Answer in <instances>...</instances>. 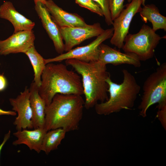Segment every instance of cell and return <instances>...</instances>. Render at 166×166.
<instances>
[{
    "label": "cell",
    "mask_w": 166,
    "mask_h": 166,
    "mask_svg": "<svg viewBox=\"0 0 166 166\" xmlns=\"http://www.w3.org/2000/svg\"><path fill=\"white\" fill-rule=\"evenodd\" d=\"M124 0H108L111 18L113 21L124 9Z\"/></svg>",
    "instance_id": "obj_21"
},
{
    "label": "cell",
    "mask_w": 166,
    "mask_h": 166,
    "mask_svg": "<svg viewBox=\"0 0 166 166\" xmlns=\"http://www.w3.org/2000/svg\"><path fill=\"white\" fill-rule=\"evenodd\" d=\"M35 4L38 2H41L44 4H45L46 0H34Z\"/></svg>",
    "instance_id": "obj_28"
},
{
    "label": "cell",
    "mask_w": 166,
    "mask_h": 166,
    "mask_svg": "<svg viewBox=\"0 0 166 166\" xmlns=\"http://www.w3.org/2000/svg\"><path fill=\"white\" fill-rule=\"evenodd\" d=\"M16 115V113L14 111H5L0 108V115H8L12 116H15Z\"/></svg>",
    "instance_id": "obj_26"
},
{
    "label": "cell",
    "mask_w": 166,
    "mask_h": 166,
    "mask_svg": "<svg viewBox=\"0 0 166 166\" xmlns=\"http://www.w3.org/2000/svg\"><path fill=\"white\" fill-rule=\"evenodd\" d=\"M142 20L145 22L148 21L152 25V29L155 32L159 29L166 31V17L161 15L155 5H145L140 11Z\"/></svg>",
    "instance_id": "obj_18"
},
{
    "label": "cell",
    "mask_w": 166,
    "mask_h": 166,
    "mask_svg": "<svg viewBox=\"0 0 166 166\" xmlns=\"http://www.w3.org/2000/svg\"><path fill=\"white\" fill-rule=\"evenodd\" d=\"M29 89L26 87L24 91L15 98H10L9 101L12 110L17 112L13 124L17 130L33 128L32 122V112L30 101Z\"/></svg>",
    "instance_id": "obj_10"
},
{
    "label": "cell",
    "mask_w": 166,
    "mask_h": 166,
    "mask_svg": "<svg viewBox=\"0 0 166 166\" xmlns=\"http://www.w3.org/2000/svg\"><path fill=\"white\" fill-rule=\"evenodd\" d=\"M163 38L144 24L138 32L126 36L122 49L125 52L135 54L140 61H145L153 57L155 49Z\"/></svg>",
    "instance_id": "obj_6"
},
{
    "label": "cell",
    "mask_w": 166,
    "mask_h": 166,
    "mask_svg": "<svg viewBox=\"0 0 166 166\" xmlns=\"http://www.w3.org/2000/svg\"><path fill=\"white\" fill-rule=\"evenodd\" d=\"M141 0H132L113 21V33L110 41L112 45L119 49H122L132 20L134 16L141 10Z\"/></svg>",
    "instance_id": "obj_8"
},
{
    "label": "cell",
    "mask_w": 166,
    "mask_h": 166,
    "mask_svg": "<svg viewBox=\"0 0 166 166\" xmlns=\"http://www.w3.org/2000/svg\"><path fill=\"white\" fill-rule=\"evenodd\" d=\"M122 72L123 79L120 84L113 82L110 77L106 79L109 97L107 101L98 103L94 106L97 114L106 116L123 109L130 110L133 107L140 87L127 70L123 69Z\"/></svg>",
    "instance_id": "obj_4"
},
{
    "label": "cell",
    "mask_w": 166,
    "mask_h": 166,
    "mask_svg": "<svg viewBox=\"0 0 166 166\" xmlns=\"http://www.w3.org/2000/svg\"><path fill=\"white\" fill-rule=\"evenodd\" d=\"M11 131L10 130H9L8 132L6 134L4 137L3 141L2 144L0 145V155L1 154V152L2 148L4 146V145L7 141V140L9 139L10 137Z\"/></svg>",
    "instance_id": "obj_27"
},
{
    "label": "cell",
    "mask_w": 166,
    "mask_h": 166,
    "mask_svg": "<svg viewBox=\"0 0 166 166\" xmlns=\"http://www.w3.org/2000/svg\"><path fill=\"white\" fill-rule=\"evenodd\" d=\"M131 0H128V1L129 2H130L131 1Z\"/></svg>",
    "instance_id": "obj_30"
},
{
    "label": "cell",
    "mask_w": 166,
    "mask_h": 166,
    "mask_svg": "<svg viewBox=\"0 0 166 166\" xmlns=\"http://www.w3.org/2000/svg\"><path fill=\"white\" fill-rule=\"evenodd\" d=\"M65 63L81 76L85 98V108L89 109L99 101L108 100L109 85L106 80L110 76L106 65L99 60L87 62L74 59H67Z\"/></svg>",
    "instance_id": "obj_2"
},
{
    "label": "cell",
    "mask_w": 166,
    "mask_h": 166,
    "mask_svg": "<svg viewBox=\"0 0 166 166\" xmlns=\"http://www.w3.org/2000/svg\"><path fill=\"white\" fill-rule=\"evenodd\" d=\"M143 93L138 107L139 114L144 118L152 105L166 102V63L158 67L145 81Z\"/></svg>",
    "instance_id": "obj_5"
},
{
    "label": "cell",
    "mask_w": 166,
    "mask_h": 166,
    "mask_svg": "<svg viewBox=\"0 0 166 166\" xmlns=\"http://www.w3.org/2000/svg\"><path fill=\"white\" fill-rule=\"evenodd\" d=\"M0 65H1V64H0Z\"/></svg>",
    "instance_id": "obj_31"
},
{
    "label": "cell",
    "mask_w": 166,
    "mask_h": 166,
    "mask_svg": "<svg viewBox=\"0 0 166 166\" xmlns=\"http://www.w3.org/2000/svg\"><path fill=\"white\" fill-rule=\"evenodd\" d=\"M75 2L80 6L103 17V12L99 6L93 0H75Z\"/></svg>",
    "instance_id": "obj_22"
},
{
    "label": "cell",
    "mask_w": 166,
    "mask_h": 166,
    "mask_svg": "<svg viewBox=\"0 0 166 166\" xmlns=\"http://www.w3.org/2000/svg\"><path fill=\"white\" fill-rule=\"evenodd\" d=\"M113 27L105 30L96 38L88 45L72 49L65 53L54 57L45 59L46 64L61 62L69 59L89 62L98 60L100 45L106 40L111 38L113 34Z\"/></svg>",
    "instance_id": "obj_7"
},
{
    "label": "cell",
    "mask_w": 166,
    "mask_h": 166,
    "mask_svg": "<svg viewBox=\"0 0 166 166\" xmlns=\"http://www.w3.org/2000/svg\"><path fill=\"white\" fill-rule=\"evenodd\" d=\"M60 30L65 42L64 50L66 52L85 40L97 37L105 30L98 22L83 26L60 27Z\"/></svg>",
    "instance_id": "obj_9"
},
{
    "label": "cell",
    "mask_w": 166,
    "mask_h": 166,
    "mask_svg": "<svg viewBox=\"0 0 166 166\" xmlns=\"http://www.w3.org/2000/svg\"><path fill=\"white\" fill-rule=\"evenodd\" d=\"M146 0H141L142 5L143 6L145 5V3Z\"/></svg>",
    "instance_id": "obj_29"
},
{
    "label": "cell",
    "mask_w": 166,
    "mask_h": 166,
    "mask_svg": "<svg viewBox=\"0 0 166 166\" xmlns=\"http://www.w3.org/2000/svg\"><path fill=\"white\" fill-rule=\"evenodd\" d=\"M35 9L43 26L52 41L56 51L60 54L63 53L64 44L59 27L52 18L44 4L39 2H36Z\"/></svg>",
    "instance_id": "obj_12"
},
{
    "label": "cell",
    "mask_w": 166,
    "mask_h": 166,
    "mask_svg": "<svg viewBox=\"0 0 166 166\" xmlns=\"http://www.w3.org/2000/svg\"><path fill=\"white\" fill-rule=\"evenodd\" d=\"M25 53L27 56L32 66L34 73V82L39 88L41 84V76L46 65L45 59L37 52L34 45Z\"/></svg>",
    "instance_id": "obj_20"
},
{
    "label": "cell",
    "mask_w": 166,
    "mask_h": 166,
    "mask_svg": "<svg viewBox=\"0 0 166 166\" xmlns=\"http://www.w3.org/2000/svg\"><path fill=\"white\" fill-rule=\"evenodd\" d=\"M8 85L7 80L3 74H0V92L4 91Z\"/></svg>",
    "instance_id": "obj_25"
},
{
    "label": "cell",
    "mask_w": 166,
    "mask_h": 166,
    "mask_svg": "<svg viewBox=\"0 0 166 166\" xmlns=\"http://www.w3.org/2000/svg\"><path fill=\"white\" fill-rule=\"evenodd\" d=\"M158 109L156 117L160 121L162 125L166 130V102L158 104Z\"/></svg>",
    "instance_id": "obj_24"
},
{
    "label": "cell",
    "mask_w": 166,
    "mask_h": 166,
    "mask_svg": "<svg viewBox=\"0 0 166 166\" xmlns=\"http://www.w3.org/2000/svg\"><path fill=\"white\" fill-rule=\"evenodd\" d=\"M18 130L13 133L17 138L13 144L17 146L21 144L26 145L31 150L38 153L41 151V146L44 137L47 131L45 128H37L33 130L26 129Z\"/></svg>",
    "instance_id": "obj_16"
},
{
    "label": "cell",
    "mask_w": 166,
    "mask_h": 166,
    "mask_svg": "<svg viewBox=\"0 0 166 166\" xmlns=\"http://www.w3.org/2000/svg\"><path fill=\"white\" fill-rule=\"evenodd\" d=\"M99 49L98 60L106 65L127 64L135 67H140L141 66V61L133 53H122L103 43L100 45Z\"/></svg>",
    "instance_id": "obj_13"
},
{
    "label": "cell",
    "mask_w": 166,
    "mask_h": 166,
    "mask_svg": "<svg viewBox=\"0 0 166 166\" xmlns=\"http://www.w3.org/2000/svg\"><path fill=\"white\" fill-rule=\"evenodd\" d=\"M29 89L33 128H45L46 105L39 94L38 87L34 81L31 83Z\"/></svg>",
    "instance_id": "obj_17"
},
{
    "label": "cell",
    "mask_w": 166,
    "mask_h": 166,
    "mask_svg": "<svg viewBox=\"0 0 166 166\" xmlns=\"http://www.w3.org/2000/svg\"><path fill=\"white\" fill-rule=\"evenodd\" d=\"M66 66L53 62L46 65L42 75L38 92L46 106L57 94H83L80 76L69 70Z\"/></svg>",
    "instance_id": "obj_3"
},
{
    "label": "cell",
    "mask_w": 166,
    "mask_h": 166,
    "mask_svg": "<svg viewBox=\"0 0 166 166\" xmlns=\"http://www.w3.org/2000/svg\"><path fill=\"white\" fill-rule=\"evenodd\" d=\"M85 101L81 95L57 94L45 110V128H58L66 132L77 130L83 116Z\"/></svg>",
    "instance_id": "obj_1"
},
{
    "label": "cell",
    "mask_w": 166,
    "mask_h": 166,
    "mask_svg": "<svg viewBox=\"0 0 166 166\" xmlns=\"http://www.w3.org/2000/svg\"><path fill=\"white\" fill-rule=\"evenodd\" d=\"M100 7L105 17V21L108 26L113 24V21L111 18L109 10L108 0H93Z\"/></svg>",
    "instance_id": "obj_23"
},
{
    "label": "cell",
    "mask_w": 166,
    "mask_h": 166,
    "mask_svg": "<svg viewBox=\"0 0 166 166\" xmlns=\"http://www.w3.org/2000/svg\"><path fill=\"white\" fill-rule=\"evenodd\" d=\"M0 18L7 20L13 25L14 33L32 30L35 23L19 13L12 2L5 1L0 6Z\"/></svg>",
    "instance_id": "obj_15"
},
{
    "label": "cell",
    "mask_w": 166,
    "mask_h": 166,
    "mask_svg": "<svg viewBox=\"0 0 166 166\" xmlns=\"http://www.w3.org/2000/svg\"><path fill=\"white\" fill-rule=\"evenodd\" d=\"M35 36L32 30H25L14 33L7 38L0 41V55L25 53L34 45Z\"/></svg>",
    "instance_id": "obj_11"
},
{
    "label": "cell",
    "mask_w": 166,
    "mask_h": 166,
    "mask_svg": "<svg viewBox=\"0 0 166 166\" xmlns=\"http://www.w3.org/2000/svg\"><path fill=\"white\" fill-rule=\"evenodd\" d=\"M66 132L61 128L47 131L43 139L41 151L48 155L51 151L57 149L65 138Z\"/></svg>",
    "instance_id": "obj_19"
},
{
    "label": "cell",
    "mask_w": 166,
    "mask_h": 166,
    "mask_svg": "<svg viewBox=\"0 0 166 166\" xmlns=\"http://www.w3.org/2000/svg\"><path fill=\"white\" fill-rule=\"evenodd\" d=\"M45 5L52 18L59 28L83 26L88 25L78 14L64 10L52 0H46Z\"/></svg>",
    "instance_id": "obj_14"
}]
</instances>
